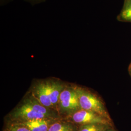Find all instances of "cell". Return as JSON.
I'll return each mask as SVG.
<instances>
[{
    "label": "cell",
    "instance_id": "obj_1",
    "mask_svg": "<svg viewBox=\"0 0 131 131\" xmlns=\"http://www.w3.org/2000/svg\"><path fill=\"white\" fill-rule=\"evenodd\" d=\"M81 109L92 111L111 119L103 103L93 94L80 88L75 89Z\"/></svg>",
    "mask_w": 131,
    "mask_h": 131
},
{
    "label": "cell",
    "instance_id": "obj_2",
    "mask_svg": "<svg viewBox=\"0 0 131 131\" xmlns=\"http://www.w3.org/2000/svg\"><path fill=\"white\" fill-rule=\"evenodd\" d=\"M58 105L60 112L69 115L81 109L75 89H64L60 94Z\"/></svg>",
    "mask_w": 131,
    "mask_h": 131
},
{
    "label": "cell",
    "instance_id": "obj_3",
    "mask_svg": "<svg viewBox=\"0 0 131 131\" xmlns=\"http://www.w3.org/2000/svg\"><path fill=\"white\" fill-rule=\"evenodd\" d=\"M70 122L81 125L89 124H103L111 126V120L90 111L80 109L69 115Z\"/></svg>",
    "mask_w": 131,
    "mask_h": 131
},
{
    "label": "cell",
    "instance_id": "obj_4",
    "mask_svg": "<svg viewBox=\"0 0 131 131\" xmlns=\"http://www.w3.org/2000/svg\"><path fill=\"white\" fill-rule=\"evenodd\" d=\"M12 122H19L39 119H52L34 109L26 100L11 114Z\"/></svg>",
    "mask_w": 131,
    "mask_h": 131
},
{
    "label": "cell",
    "instance_id": "obj_5",
    "mask_svg": "<svg viewBox=\"0 0 131 131\" xmlns=\"http://www.w3.org/2000/svg\"><path fill=\"white\" fill-rule=\"evenodd\" d=\"M33 96L43 106L53 108L50 98L48 82H40L36 84L33 88Z\"/></svg>",
    "mask_w": 131,
    "mask_h": 131
},
{
    "label": "cell",
    "instance_id": "obj_6",
    "mask_svg": "<svg viewBox=\"0 0 131 131\" xmlns=\"http://www.w3.org/2000/svg\"><path fill=\"white\" fill-rule=\"evenodd\" d=\"M56 119H39L15 122L27 127L31 131H48L49 127Z\"/></svg>",
    "mask_w": 131,
    "mask_h": 131
},
{
    "label": "cell",
    "instance_id": "obj_7",
    "mask_svg": "<svg viewBox=\"0 0 131 131\" xmlns=\"http://www.w3.org/2000/svg\"><path fill=\"white\" fill-rule=\"evenodd\" d=\"M50 98L53 107L58 105L62 91L64 89L63 84L58 82H48Z\"/></svg>",
    "mask_w": 131,
    "mask_h": 131
},
{
    "label": "cell",
    "instance_id": "obj_8",
    "mask_svg": "<svg viewBox=\"0 0 131 131\" xmlns=\"http://www.w3.org/2000/svg\"><path fill=\"white\" fill-rule=\"evenodd\" d=\"M48 131H78L75 123L71 122H54L49 127Z\"/></svg>",
    "mask_w": 131,
    "mask_h": 131
},
{
    "label": "cell",
    "instance_id": "obj_9",
    "mask_svg": "<svg viewBox=\"0 0 131 131\" xmlns=\"http://www.w3.org/2000/svg\"><path fill=\"white\" fill-rule=\"evenodd\" d=\"M118 19L121 21L131 22V0L125 2L123 8L118 16Z\"/></svg>",
    "mask_w": 131,
    "mask_h": 131
},
{
    "label": "cell",
    "instance_id": "obj_10",
    "mask_svg": "<svg viewBox=\"0 0 131 131\" xmlns=\"http://www.w3.org/2000/svg\"><path fill=\"white\" fill-rule=\"evenodd\" d=\"M110 126L103 124H89L82 125L78 131H104Z\"/></svg>",
    "mask_w": 131,
    "mask_h": 131
},
{
    "label": "cell",
    "instance_id": "obj_11",
    "mask_svg": "<svg viewBox=\"0 0 131 131\" xmlns=\"http://www.w3.org/2000/svg\"><path fill=\"white\" fill-rule=\"evenodd\" d=\"M4 131H31L27 127L15 122H11L5 127Z\"/></svg>",
    "mask_w": 131,
    "mask_h": 131
},
{
    "label": "cell",
    "instance_id": "obj_12",
    "mask_svg": "<svg viewBox=\"0 0 131 131\" xmlns=\"http://www.w3.org/2000/svg\"><path fill=\"white\" fill-rule=\"evenodd\" d=\"M25 1H26L31 5H34L40 4L45 2L46 0H24Z\"/></svg>",
    "mask_w": 131,
    "mask_h": 131
},
{
    "label": "cell",
    "instance_id": "obj_13",
    "mask_svg": "<svg viewBox=\"0 0 131 131\" xmlns=\"http://www.w3.org/2000/svg\"><path fill=\"white\" fill-rule=\"evenodd\" d=\"M12 0H0V4L1 5H4L9 3Z\"/></svg>",
    "mask_w": 131,
    "mask_h": 131
},
{
    "label": "cell",
    "instance_id": "obj_14",
    "mask_svg": "<svg viewBox=\"0 0 131 131\" xmlns=\"http://www.w3.org/2000/svg\"><path fill=\"white\" fill-rule=\"evenodd\" d=\"M104 131H115L114 130H113L112 129H111V128H108L107 129H106V130H105Z\"/></svg>",
    "mask_w": 131,
    "mask_h": 131
},
{
    "label": "cell",
    "instance_id": "obj_15",
    "mask_svg": "<svg viewBox=\"0 0 131 131\" xmlns=\"http://www.w3.org/2000/svg\"><path fill=\"white\" fill-rule=\"evenodd\" d=\"M130 72H131V66H130Z\"/></svg>",
    "mask_w": 131,
    "mask_h": 131
},
{
    "label": "cell",
    "instance_id": "obj_16",
    "mask_svg": "<svg viewBox=\"0 0 131 131\" xmlns=\"http://www.w3.org/2000/svg\"><path fill=\"white\" fill-rule=\"evenodd\" d=\"M130 1V0H125V2H127V1Z\"/></svg>",
    "mask_w": 131,
    "mask_h": 131
}]
</instances>
